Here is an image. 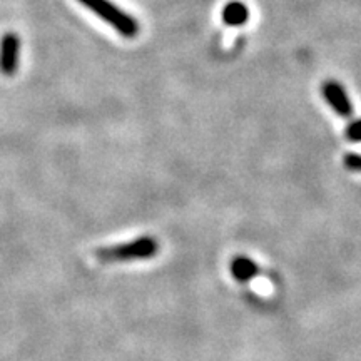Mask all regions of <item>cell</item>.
<instances>
[{"label":"cell","mask_w":361,"mask_h":361,"mask_svg":"<svg viewBox=\"0 0 361 361\" xmlns=\"http://www.w3.org/2000/svg\"><path fill=\"white\" fill-rule=\"evenodd\" d=\"M159 251V243L152 236H141L124 245L99 247L94 251V256L101 263H126V261H137L154 258Z\"/></svg>","instance_id":"obj_1"},{"label":"cell","mask_w":361,"mask_h":361,"mask_svg":"<svg viewBox=\"0 0 361 361\" xmlns=\"http://www.w3.org/2000/svg\"><path fill=\"white\" fill-rule=\"evenodd\" d=\"M322 94L328 106L341 117L353 116V104H351L345 87L336 80H326L322 87Z\"/></svg>","instance_id":"obj_4"},{"label":"cell","mask_w":361,"mask_h":361,"mask_svg":"<svg viewBox=\"0 0 361 361\" xmlns=\"http://www.w3.org/2000/svg\"><path fill=\"white\" fill-rule=\"evenodd\" d=\"M250 19V11L245 4L241 2H229L228 6L223 8V22L228 25L238 27L246 24Z\"/></svg>","instance_id":"obj_6"},{"label":"cell","mask_w":361,"mask_h":361,"mask_svg":"<svg viewBox=\"0 0 361 361\" xmlns=\"http://www.w3.org/2000/svg\"><path fill=\"white\" fill-rule=\"evenodd\" d=\"M20 37L16 32L4 34L0 39V72L4 75H13L19 69Z\"/></svg>","instance_id":"obj_3"},{"label":"cell","mask_w":361,"mask_h":361,"mask_svg":"<svg viewBox=\"0 0 361 361\" xmlns=\"http://www.w3.org/2000/svg\"><path fill=\"white\" fill-rule=\"evenodd\" d=\"M360 128H361V123L358 119L351 121V123L348 124V128H346V130H345L346 139H348V141H351V142H358L361 139Z\"/></svg>","instance_id":"obj_7"},{"label":"cell","mask_w":361,"mask_h":361,"mask_svg":"<svg viewBox=\"0 0 361 361\" xmlns=\"http://www.w3.org/2000/svg\"><path fill=\"white\" fill-rule=\"evenodd\" d=\"M84 7L92 11L104 22L111 24L126 39H134L139 34V22L126 13L111 0H79Z\"/></svg>","instance_id":"obj_2"},{"label":"cell","mask_w":361,"mask_h":361,"mask_svg":"<svg viewBox=\"0 0 361 361\" xmlns=\"http://www.w3.org/2000/svg\"><path fill=\"white\" fill-rule=\"evenodd\" d=\"M261 273L259 264L247 256H236L231 261V274L238 283H250Z\"/></svg>","instance_id":"obj_5"},{"label":"cell","mask_w":361,"mask_h":361,"mask_svg":"<svg viewBox=\"0 0 361 361\" xmlns=\"http://www.w3.org/2000/svg\"><path fill=\"white\" fill-rule=\"evenodd\" d=\"M345 168L351 173H358L361 168V159L356 152H350V154L345 156Z\"/></svg>","instance_id":"obj_8"}]
</instances>
